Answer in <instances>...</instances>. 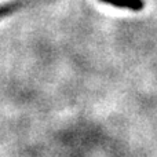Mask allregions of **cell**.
<instances>
[{
    "label": "cell",
    "instance_id": "6da1fadb",
    "mask_svg": "<svg viewBox=\"0 0 157 157\" xmlns=\"http://www.w3.org/2000/svg\"><path fill=\"white\" fill-rule=\"evenodd\" d=\"M101 3L110 4L117 8H125L131 11H142L145 7L144 0H99Z\"/></svg>",
    "mask_w": 157,
    "mask_h": 157
}]
</instances>
